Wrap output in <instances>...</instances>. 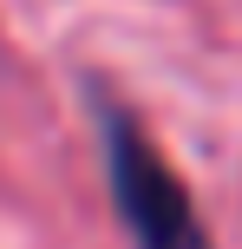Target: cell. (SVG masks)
I'll use <instances>...</instances> for the list:
<instances>
[{
    "label": "cell",
    "instance_id": "obj_1",
    "mask_svg": "<svg viewBox=\"0 0 242 249\" xmlns=\"http://www.w3.org/2000/svg\"><path fill=\"white\" fill-rule=\"evenodd\" d=\"M105 171H112V197L125 210V230L138 236V249H210L203 223L190 210V190L138 138V124L125 112H105Z\"/></svg>",
    "mask_w": 242,
    "mask_h": 249
}]
</instances>
